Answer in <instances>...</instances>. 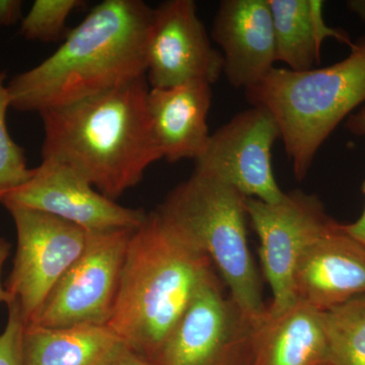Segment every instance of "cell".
I'll list each match as a JSON object with an SVG mask.
<instances>
[{"label": "cell", "instance_id": "obj_17", "mask_svg": "<svg viewBox=\"0 0 365 365\" xmlns=\"http://www.w3.org/2000/svg\"><path fill=\"white\" fill-rule=\"evenodd\" d=\"M129 348L108 326H26L25 365H110Z\"/></svg>", "mask_w": 365, "mask_h": 365}, {"label": "cell", "instance_id": "obj_24", "mask_svg": "<svg viewBox=\"0 0 365 365\" xmlns=\"http://www.w3.org/2000/svg\"><path fill=\"white\" fill-rule=\"evenodd\" d=\"M21 0H0V26H13L21 18Z\"/></svg>", "mask_w": 365, "mask_h": 365}, {"label": "cell", "instance_id": "obj_25", "mask_svg": "<svg viewBox=\"0 0 365 365\" xmlns=\"http://www.w3.org/2000/svg\"><path fill=\"white\" fill-rule=\"evenodd\" d=\"M11 242L6 241L4 237H0V304H6L9 306L11 302H13L14 297L9 294V290L4 287L1 282V270L4 262H6L7 257L11 253Z\"/></svg>", "mask_w": 365, "mask_h": 365}, {"label": "cell", "instance_id": "obj_3", "mask_svg": "<svg viewBox=\"0 0 365 365\" xmlns=\"http://www.w3.org/2000/svg\"><path fill=\"white\" fill-rule=\"evenodd\" d=\"M212 263L148 213L132 232L108 327L131 351L155 362Z\"/></svg>", "mask_w": 365, "mask_h": 365}, {"label": "cell", "instance_id": "obj_11", "mask_svg": "<svg viewBox=\"0 0 365 365\" xmlns=\"http://www.w3.org/2000/svg\"><path fill=\"white\" fill-rule=\"evenodd\" d=\"M0 204L56 216L88 232L135 230L148 215L119 205L76 170L54 160H42L28 182L0 196Z\"/></svg>", "mask_w": 365, "mask_h": 365}, {"label": "cell", "instance_id": "obj_7", "mask_svg": "<svg viewBox=\"0 0 365 365\" xmlns=\"http://www.w3.org/2000/svg\"><path fill=\"white\" fill-rule=\"evenodd\" d=\"M246 209L260 240L262 269L272 292L269 311L280 313L297 302L294 275L302 255L337 222L318 196L302 190L284 193L276 203L247 198Z\"/></svg>", "mask_w": 365, "mask_h": 365}, {"label": "cell", "instance_id": "obj_26", "mask_svg": "<svg viewBox=\"0 0 365 365\" xmlns=\"http://www.w3.org/2000/svg\"><path fill=\"white\" fill-rule=\"evenodd\" d=\"M110 365H158L155 362L150 361V359L137 354V353L131 351L130 349L127 350L117 360H115Z\"/></svg>", "mask_w": 365, "mask_h": 365}, {"label": "cell", "instance_id": "obj_13", "mask_svg": "<svg viewBox=\"0 0 365 365\" xmlns=\"http://www.w3.org/2000/svg\"><path fill=\"white\" fill-rule=\"evenodd\" d=\"M211 38L222 48L223 73L235 88L258 85L277 61L269 0H222Z\"/></svg>", "mask_w": 365, "mask_h": 365}, {"label": "cell", "instance_id": "obj_10", "mask_svg": "<svg viewBox=\"0 0 365 365\" xmlns=\"http://www.w3.org/2000/svg\"><path fill=\"white\" fill-rule=\"evenodd\" d=\"M273 115L252 106L210 134L194 172L225 182L247 198L276 203L284 196L272 169V148L280 138Z\"/></svg>", "mask_w": 365, "mask_h": 365}, {"label": "cell", "instance_id": "obj_19", "mask_svg": "<svg viewBox=\"0 0 365 365\" xmlns=\"http://www.w3.org/2000/svg\"><path fill=\"white\" fill-rule=\"evenodd\" d=\"M331 365H365V294L323 312Z\"/></svg>", "mask_w": 365, "mask_h": 365}, {"label": "cell", "instance_id": "obj_12", "mask_svg": "<svg viewBox=\"0 0 365 365\" xmlns=\"http://www.w3.org/2000/svg\"><path fill=\"white\" fill-rule=\"evenodd\" d=\"M145 59L153 88L193 81L212 86L223 73L222 53L211 45L193 0H168L153 9Z\"/></svg>", "mask_w": 365, "mask_h": 365}, {"label": "cell", "instance_id": "obj_18", "mask_svg": "<svg viewBox=\"0 0 365 365\" xmlns=\"http://www.w3.org/2000/svg\"><path fill=\"white\" fill-rule=\"evenodd\" d=\"M277 61L294 71H307L319 63L321 46L335 38L352 47L349 36L327 26L321 0H269Z\"/></svg>", "mask_w": 365, "mask_h": 365}, {"label": "cell", "instance_id": "obj_20", "mask_svg": "<svg viewBox=\"0 0 365 365\" xmlns=\"http://www.w3.org/2000/svg\"><path fill=\"white\" fill-rule=\"evenodd\" d=\"M83 4L81 0H36L21 20V35L26 40L44 43L66 38L67 19Z\"/></svg>", "mask_w": 365, "mask_h": 365}, {"label": "cell", "instance_id": "obj_6", "mask_svg": "<svg viewBox=\"0 0 365 365\" xmlns=\"http://www.w3.org/2000/svg\"><path fill=\"white\" fill-rule=\"evenodd\" d=\"M215 269L207 274L170 334L158 365H252L261 319L245 313L225 292Z\"/></svg>", "mask_w": 365, "mask_h": 365}, {"label": "cell", "instance_id": "obj_5", "mask_svg": "<svg viewBox=\"0 0 365 365\" xmlns=\"http://www.w3.org/2000/svg\"><path fill=\"white\" fill-rule=\"evenodd\" d=\"M246 199L225 182L194 172L155 211L182 240L208 257L242 311L261 319L268 306L250 251Z\"/></svg>", "mask_w": 365, "mask_h": 365}, {"label": "cell", "instance_id": "obj_23", "mask_svg": "<svg viewBox=\"0 0 365 365\" xmlns=\"http://www.w3.org/2000/svg\"><path fill=\"white\" fill-rule=\"evenodd\" d=\"M346 126L355 135H365V106L356 114L349 117ZM362 191L365 194V181L362 185ZM341 227L346 234L349 235L353 239L361 242L365 246V208L364 213L356 222L349 223V225H341Z\"/></svg>", "mask_w": 365, "mask_h": 365}, {"label": "cell", "instance_id": "obj_16", "mask_svg": "<svg viewBox=\"0 0 365 365\" xmlns=\"http://www.w3.org/2000/svg\"><path fill=\"white\" fill-rule=\"evenodd\" d=\"M252 365H331L323 312L297 302L266 312L257 330Z\"/></svg>", "mask_w": 365, "mask_h": 365}, {"label": "cell", "instance_id": "obj_2", "mask_svg": "<svg viewBox=\"0 0 365 365\" xmlns=\"http://www.w3.org/2000/svg\"><path fill=\"white\" fill-rule=\"evenodd\" d=\"M146 76L114 90L40 113L42 160L71 168L112 200L163 160L153 133Z\"/></svg>", "mask_w": 365, "mask_h": 365}, {"label": "cell", "instance_id": "obj_21", "mask_svg": "<svg viewBox=\"0 0 365 365\" xmlns=\"http://www.w3.org/2000/svg\"><path fill=\"white\" fill-rule=\"evenodd\" d=\"M6 79V71L0 72V196L25 184L34 174V169L26 165L25 150L14 143L7 129L6 113L11 101L4 85Z\"/></svg>", "mask_w": 365, "mask_h": 365}, {"label": "cell", "instance_id": "obj_8", "mask_svg": "<svg viewBox=\"0 0 365 365\" xmlns=\"http://www.w3.org/2000/svg\"><path fill=\"white\" fill-rule=\"evenodd\" d=\"M134 230L88 232L83 254L64 274L31 325L108 326Z\"/></svg>", "mask_w": 365, "mask_h": 365}, {"label": "cell", "instance_id": "obj_22", "mask_svg": "<svg viewBox=\"0 0 365 365\" xmlns=\"http://www.w3.org/2000/svg\"><path fill=\"white\" fill-rule=\"evenodd\" d=\"M7 307L9 318L4 332L0 334V365H25L24 334L26 323L20 302L14 299Z\"/></svg>", "mask_w": 365, "mask_h": 365}, {"label": "cell", "instance_id": "obj_27", "mask_svg": "<svg viewBox=\"0 0 365 365\" xmlns=\"http://www.w3.org/2000/svg\"><path fill=\"white\" fill-rule=\"evenodd\" d=\"M347 6L353 14L365 23V0H349Z\"/></svg>", "mask_w": 365, "mask_h": 365}, {"label": "cell", "instance_id": "obj_4", "mask_svg": "<svg viewBox=\"0 0 365 365\" xmlns=\"http://www.w3.org/2000/svg\"><path fill=\"white\" fill-rule=\"evenodd\" d=\"M350 49L345 59L325 68L274 67L258 85L245 90L250 104L265 108L277 122L299 181L336 127L365 103V35Z\"/></svg>", "mask_w": 365, "mask_h": 365}, {"label": "cell", "instance_id": "obj_9", "mask_svg": "<svg viewBox=\"0 0 365 365\" xmlns=\"http://www.w3.org/2000/svg\"><path fill=\"white\" fill-rule=\"evenodd\" d=\"M6 209L18 237L6 289L20 302L29 326L37 319L53 288L83 254L88 232L41 211L16 206Z\"/></svg>", "mask_w": 365, "mask_h": 365}, {"label": "cell", "instance_id": "obj_14", "mask_svg": "<svg viewBox=\"0 0 365 365\" xmlns=\"http://www.w3.org/2000/svg\"><path fill=\"white\" fill-rule=\"evenodd\" d=\"M294 292L297 302L322 312L364 295V245L336 223L302 255Z\"/></svg>", "mask_w": 365, "mask_h": 365}, {"label": "cell", "instance_id": "obj_15", "mask_svg": "<svg viewBox=\"0 0 365 365\" xmlns=\"http://www.w3.org/2000/svg\"><path fill=\"white\" fill-rule=\"evenodd\" d=\"M211 86L193 81L150 90L148 113L163 160H196L205 150L210 137L207 117L212 103Z\"/></svg>", "mask_w": 365, "mask_h": 365}, {"label": "cell", "instance_id": "obj_1", "mask_svg": "<svg viewBox=\"0 0 365 365\" xmlns=\"http://www.w3.org/2000/svg\"><path fill=\"white\" fill-rule=\"evenodd\" d=\"M153 11L141 0L98 4L51 56L9 81L11 108L40 114L146 76Z\"/></svg>", "mask_w": 365, "mask_h": 365}]
</instances>
